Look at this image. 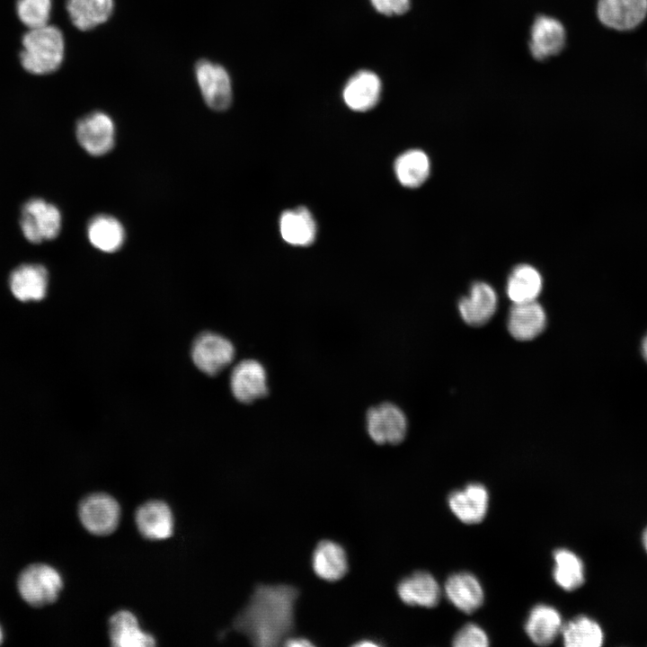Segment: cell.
<instances>
[{
  "label": "cell",
  "instance_id": "6da1fadb",
  "mask_svg": "<svg viewBox=\"0 0 647 647\" xmlns=\"http://www.w3.org/2000/svg\"><path fill=\"white\" fill-rule=\"evenodd\" d=\"M298 589L288 584H259L234 620V628L259 647L277 646L295 628Z\"/></svg>",
  "mask_w": 647,
  "mask_h": 647
},
{
  "label": "cell",
  "instance_id": "7a4b0ae2",
  "mask_svg": "<svg viewBox=\"0 0 647 647\" xmlns=\"http://www.w3.org/2000/svg\"><path fill=\"white\" fill-rule=\"evenodd\" d=\"M64 53L65 41L61 31L47 24L31 29L23 35L20 60L27 72L47 75L58 69Z\"/></svg>",
  "mask_w": 647,
  "mask_h": 647
},
{
  "label": "cell",
  "instance_id": "3957f363",
  "mask_svg": "<svg viewBox=\"0 0 647 647\" xmlns=\"http://www.w3.org/2000/svg\"><path fill=\"white\" fill-rule=\"evenodd\" d=\"M17 588L23 600L34 607L54 603L63 588L59 572L45 563L25 567L17 580Z\"/></svg>",
  "mask_w": 647,
  "mask_h": 647
},
{
  "label": "cell",
  "instance_id": "277c9868",
  "mask_svg": "<svg viewBox=\"0 0 647 647\" xmlns=\"http://www.w3.org/2000/svg\"><path fill=\"white\" fill-rule=\"evenodd\" d=\"M19 223L23 236L32 244H40L58 235L62 217L57 206L34 198L22 205Z\"/></svg>",
  "mask_w": 647,
  "mask_h": 647
},
{
  "label": "cell",
  "instance_id": "5b68a950",
  "mask_svg": "<svg viewBox=\"0 0 647 647\" xmlns=\"http://www.w3.org/2000/svg\"><path fill=\"white\" fill-rule=\"evenodd\" d=\"M366 425L369 438L378 445L401 443L408 429L404 412L392 403L371 407L367 412Z\"/></svg>",
  "mask_w": 647,
  "mask_h": 647
},
{
  "label": "cell",
  "instance_id": "8992f818",
  "mask_svg": "<svg viewBox=\"0 0 647 647\" xmlns=\"http://www.w3.org/2000/svg\"><path fill=\"white\" fill-rule=\"evenodd\" d=\"M78 514L81 523L87 531L97 536H107L119 525L120 508L118 501L111 495L96 492L81 501Z\"/></svg>",
  "mask_w": 647,
  "mask_h": 647
},
{
  "label": "cell",
  "instance_id": "52a82bcc",
  "mask_svg": "<svg viewBox=\"0 0 647 647\" xmlns=\"http://www.w3.org/2000/svg\"><path fill=\"white\" fill-rule=\"evenodd\" d=\"M195 75L207 105L215 111L226 110L232 102V84L228 72L221 65L200 59L195 65Z\"/></svg>",
  "mask_w": 647,
  "mask_h": 647
},
{
  "label": "cell",
  "instance_id": "ba28073f",
  "mask_svg": "<svg viewBox=\"0 0 647 647\" xmlns=\"http://www.w3.org/2000/svg\"><path fill=\"white\" fill-rule=\"evenodd\" d=\"M79 145L91 155L109 153L115 144V126L112 119L102 111H93L81 118L75 127Z\"/></svg>",
  "mask_w": 647,
  "mask_h": 647
},
{
  "label": "cell",
  "instance_id": "9c48e42d",
  "mask_svg": "<svg viewBox=\"0 0 647 647\" xmlns=\"http://www.w3.org/2000/svg\"><path fill=\"white\" fill-rule=\"evenodd\" d=\"M191 358L199 370L214 376L232 363L235 348L226 338L213 332H204L194 341Z\"/></svg>",
  "mask_w": 647,
  "mask_h": 647
},
{
  "label": "cell",
  "instance_id": "30bf717a",
  "mask_svg": "<svg viewBox=\"0 0 647 647\" xmlns=\"http://www.w3.org/2000/svg\"><path fill=\"white\" fill-rule=\"evenodd\" d=\"M230 388L235 398L243 403H252L265 397L269 386L264 366L255 359L240 361L232 370Z\"/></svg>",
  "mask_w": 647,
  "mask_h": 647
},
{
  "label": "cell",
  "instance_id": "8fae6325",
  "mask_svg": "<svg viewBox=\"0 0 647 647\" xmlns=\"http://www.w3.org/2000/svg\"><path fill=\"white\" fill-rule=\"evenodd\" d=\"M597 14L600 22L616 31H631L647 16V0H598Z\"/></svg>",
  "mask_w": 647,
  "mask_h": 647
},
{
  "label": "cell",
  "instance_id": "7c38bea8",
  "mask_svg": "<svg viewBox=\"0 0 647 647\" xmlns=\"http://www.w3.org/2000/svg\"><path fill=\"white\" fill-rule=\"evenodd\" d=\"M448 504L452 513L463 523L473 525L480 523L487 514L489 492L479 483H472L463 489L453 491L448 497Z\"/></svg>",
  "mask_w": 647,
  "mask_h": 647
},
{
  "label": "cell",
  "instance_id": "4fadbf2b",
  "mask_svg": "<svg viewBox=\"0 0 647 647\" xmlns=\"http://www.w3.org/2000/svg\"><path fill=\"white\" fill-rule=\"evenodd\" d=\"M381 93L382 83L379 76L369 70H359L346 82L342 98L348 108L364 112L377 104Z\"/></svg>",
  "mask_w": 647,
  "mask_h": 647
},
{
  "label": "cell",
  "instance_id": "5bb4252c",
  "mask_svg": "<svg viewBox=\"0 0 647 647\" xmlns=\"http://www.w3.org/2000/svg\"><path fill=\"white\" fill-rule=\"evenodd\" d=\"M498 297L494 288L486 282H474L466 297L458 302L462 319L469 325L481 326L495 314Z\"/></svg>",
  "mask_w": 647,
  "mask_h": 647
},
{
  "label": "cell",
  "instance_id": "9a60e30c",
  "mask_svg": "<svg viewBox=\"0 0 647 647\" xmlns=\"http://www.w3.org/2000/svg\"><path fill=\"white\" fill-rule=\"evenodd\" d=\"M565 41V29L555 18L540 15L534 21L529 41L534 58L541 61L559 54Z\"/></svg>",
  "mask_w": 647,
  "mask_h": 647
},
{
  "label": "cell",
  "instance_id": "2e32d148",
  "mask_svg": "<svg viewBox=\"0 0 647 647\" xmlns=\"http://www.w3.org/2000/svg\"><path fill=\"white\" fill-rule=\"evenodd\" d=\"M399 598L408 606L433 607L441 597V589L435 577L424 571L403 578L396 586Z\"/></svg>",
  "mask_w": 647,
  "mask_h": 647
},
{
  "label": "cell",
  "instance_id": "e0dca14e",
  "mask_svg": "<svg viewBox=\"0 0 647 647\" xmlns=\"http://www.w3.org/2000/svg\"><path fill=\"white\" fill-rule=\"evenodd\" d=\"M545 312L536 300L512 305L508 315L507 327L510 335L516 340H533L545 330Z\"/></svg>",
  "mask_w": 647,
  "mask_h": 647
},
{
  "label": "cell",
  "instance_id": "ac0fdd59",
  "mask_svg": "<svg viewBox=\"0 0 647 647\" xmlns=\"http://www.w3.org/2000/svg\"><path fill=\"white\" fill-rule=\"evenodd\" d=\"M311 565L315 574L328 582L342 579L348 572L349 563L344 547L330 539H323L315 547Z\"/></svg>",
  "mask_w": 647,
  "mask_h": 647
},
{
  "label": "cell",
  "instance_id": "d6986e66",
  "mask_svg": "<svg viewBox=\"0 0 647 647\" xmlns=\"http://www.w3.org/2000/svg\"><path fill=\"white\" fill-rule=\"evenodd\" d=\"M49 272L41 264L24 263L15 268L9 276V287L20 301H39L47 293Z\"/></svg>",
  "mask_w": 647,
  "mask_h": 647
},
{
  "label": "cell",
  "instance_id": "ffe728a7",
  "mask_svg": "<svg viewBox=\"0 0 647 647\" xmlns=\"http://www.w3.org/2000/svg\"><path fill=\"white\" fill-rule=\"evenodd\" d=\"M135 519L138 531L147 539H166L173 534V513L164 501L154 500L143 503L137 508Z\"/></svg>",
  "mask_w": 647,
  "mask_h": 647
},
{
  "label": "cell",
  "instance_id": "44dd1931",
  "mask_svg": "<svg viewBox=\"0 0 647 647\" xmlns=\"http://www.w3.org/2000/svg\"><path fill=\"white\" fill-rule=\"evenodd\" d=\"M444 591L450 603L466 614L474 612L483 603V586L470 572H461L450 575L445 582Z\"/></svg>",
  "mask_w": 647,
  "mask_h": 647
},
{
  "label": "cell",
  "instance_id": "7402d4cb",
  "mask_svg": "<svg viewBox=\"0 0 647 647\" xmlns=\"http://www.w3.org/2000/svg\"><path fill=\"white\" fill-rule=\"evenodd\" d=\"M282 239L294 246H308L316 237V222L308 208L300 206L282 212L279 217Z\"/></svg>",
  "mask_w": 647,
  "mask_h": 647
},
{
  "label": "cell",
  "instance_id": "603a6c76",
  "mask_svg": "<svg viewBox=\"0 0 647 647\" xmlns=\"http://www.w3.org/2000/svg\"><path fill=\"white\" fill-rule=\"evenodd\" d=\"M109 636L114 647H149L155 645L154 636L143 631L136 616L129 610H120L109 620Z\"/></svg>",
  "mask_w": 647,
  "mask_h": 647
},
{
  "label": "cell",
  "instance_id": "cb8c5ba5",
  "mask_svg": "<svg viewBox=\"0 0 647 647\" xmlns=\"http://www.w3.org/2000/svg\"><path fill=\"white\" fill-rule=\"evenodd\" d=\"M563 624L562 616L554 607L537 604L529 612L525 623L528 638L537 645L551 644L561 634Z\"/></svg>",
  "mask_w": 647,
  "mask_h": 647
},
{
  "label": "cell",
  "instance_id": "d4e9b609",
  "mask_svg": "<svg viewBox=\"0 0 647 647\" xmlns=\"http://www.w3.org/2000/svg\"><path fill=\"white\" fill-rule=\"evenodd\" d=\"M394 170L402 186L414 189L421 186L430 177L431 163L425 151L412 148L396 157Z\"/></svg>",
  "mask_w": 647,
  "mask_h": 647
},
{
  "label": "cell",
  "instance_id": "484cf974",
  "mask_svg": "<svg viewBox=\"0 0 647 647\" xmlns=\"http://www.w3.org/2000/svg\"><path fill=\"white\" fill-rule=\"evenodd\" d=\"M542 288L541 273L536 268L527 263L515 266L506 283L507 296L513 304L536 300Z\"/></svg>",
  "mask_w": 647,
  "mask_h": 647
},
{
  "label": "cell",
  "instance_id": "4316f807",
  "mask_svg": "<svg viewBox=\"0 0 647 647\" xmlns=\"http://www.w3.org/2000/svg\"><path fill=\"white\" fill-rule=\"evenodd\" d=\"M87 236L94 248L104 253H114L123 245L125 230L116 217L102 214L89 221Z\"/></svg>",
  "mask_w": 647,
  "mask_h": 647
},
{
  "label": "cell",
  "instance_id": "83f0119b",
  "mask_svg": "<svg viewBox=\"0 0 647 647\" xmlns=\"http://www.w3.org/2000/svg\"><path fill=\"white\" fill-rule=\"evenodd\" d=\"M66 11L72 23L81 31H89L111 16L113 0H66Z\"/></svg>",
  "mask_w": 647,
  "mask_h": 647
},
{
  "label": "cell",
  "instance_id": "f1b7e54d",
  "mask_svg": "<svg viewBox=\"0 0 647 647\" xmlns=\"http://www.w3.org/2000/svg\"><path fill=\"white\" fill-rule=\"evenodd\" d=\"M554 566L553 577L556 584L564 590L578 589L584 582V565L573 552L559 548L554 552Z\"/></svg>",
  "mask_w": 647,
  "mask_h": 647
},
{
  "label": "cell",
  "instance_id": "f546056e",
  "mask_svg": "<svg viewBox=\"0 0 647 647\" xmlns=\"http://www.w3.org/2000/svg\"><path fill=\"white\" fill-rule=\"evenodd\" d=\"M561 634L567 647H599L604 640L599 625L585 616H577L563 625Z\"/></svg>",
  "mask_w": 647,
  "mask_h": 647
},
{
  "label": "cell",
  "instance_id": "4dcf8cb0",
  "mask_svg": "<svg viewBox=\"0 0 647 647\" xmlns=\"http://www.w3.org/2000/svg\"><path fill=\"white\" fill-rule=\"evenodd\" d=\"M51 0H17L16 13L20 21L29 29L49 24Z\"/></svg>",
  "mask_w": 647,
  "mask_h": 647
},
{
  "label": "cell",
  "instance_id": "1f68e13d",
  "mask_svg": "<svg viewBox=\"0 0 647 647\" xmlns=\"http://www.w3.org/2000/svg\"><path fill=\"white\" fill-rule=\"evenodd\" d=\"M452 645L455 647H486L489 645V637L481 626L469 623L455 634Z\"/></svg>",
  "mask_w": 647,
  "mask_h": 647
},
{
  "label": "cell",
  "instance_id": "d6a6232c",
  "mask_svg": "<svg viewBox=\"0 0 647 647\" xmlns=\"http://www.w3.org/2000/svg\"><path fill=\"white\" fill-rule=\"evenodd\" d=\"M374 9L384 15L393 16L405 13L411 0H369Z\"/></svg>",
  "mask_w": 647,
  "mask_h": 647
},
{
  "label": "cell",
  "instance_id": "836d02e7",
  "mask_svg": "<svg viewBox=\"0 0 647 647\" xmlns=\"http://www.w3.org/2000/svg\"><path fill=\"white\" fill-rule=\"evenodd\" d=\"M283 644L288 647H312L315 644L308 638L304 636H288Z\"/></svg>",
  "mask_w": 647,
  "mask_h": 647
},
{
  "label": "cell",
  "instance_id": "e575fe53",
  "mask_svg": "<svg viewBox=\"0 0 647 647\" xmlns=\"http://www.w3.org/2000/svg\"><path fill=\"white\" fill-rule=\"evenodd\" d=\"M380 645H382V643L380 642H377V640H373V639H369V638L361 639L359 641H357L355 643H353V646H358V647H366V646L367 647L368 646L376 647V646H380Z\"/></svg>",
  "mask_w": 647,
  "mask_h": 647
},
{
  "label": "cell",
  "instance_id": "d590c367",
  "mask_svg": "<svg viewBox=\"0 0 647 647\" xmlns=\"http://www.w3.org/2000/svg\"><path fill=\"white\" fill-rule=\"evenodd\" d=\"M642 354L645 361L647 362V334L642 341Z\"/></svg>",
  "mask_w": 647,
  "mask_h": 647
},
{
  "label": "cell",
  "instance_id": "8d00e7d4",
  "mask_svg": "<svg viewBox=\"0 0 647 647\" xmlns=\"http://www.w3.org/2000/svg\"><path fill=\"white\" fill-rule=\"evenodd\" d=\"M643 544L647 552V527L644 529V531L643 533Z\"/></svg>",
  "mask_w": 647,
  "mask_h": 647
},
{
  "label": "cell",
  "instance_id": "74e56055",
  "mask_svg": "<svg viewBox=\"0 0 647 647\" xmlns=\"http://www.w3.org/2000/svg\"><path fill=\"white\" fill-rule=\"evenodd\" d=\"M3 639H4L3 632H2V629H1V627H0V644H1L2 642H3Z\"/></svg>",
  "mask_w": 647,
  "mask_h": 647
}]
</instances>
